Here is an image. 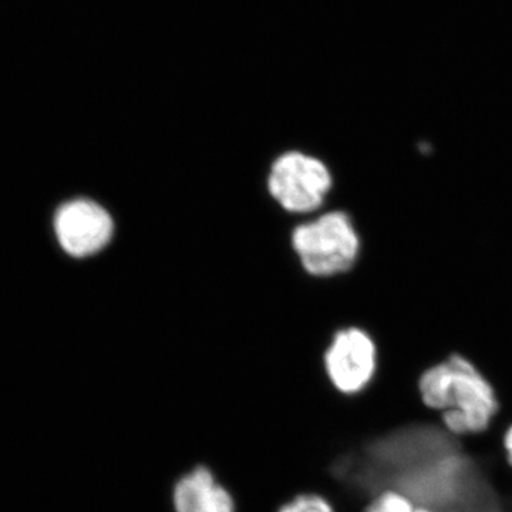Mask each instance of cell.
Instances as JSON below:
<instances>
[{"instance_id": "1", "label": "cell", "mask_w": 512, "mask_h": 512, "mask_svg": "<svg viewBox=\"0 0 512 512\" xmlns=\"http://www.w3.org/2000/svg\"><path fill=\"white\" fill-rule=\"evenodd\" d=\"M417 392L424 409L437 414L440 426L457 439L483 436L501 413L493 382L463 353L427 366L417 379Z\"/></svg>"}, {"instance_id": "2", "label": "cell", "mask_w": 512, "mask_h": 512, "mask_svg": "<svg viewBox=\"0 0 512 512\" xmlns=\"http://www.w3.org/2000/svg\"><path fill=\"white\" fill-rule=\"evenodd\" d=\"M380 359L375 336L359 326H348L333 333L323 350L320 370L336 396L357 399L376 383Z\"/></svg>"}, {"instance_id": "3", "label": "cell", "mask_w": 512, "mask_h": 512, "mask_svg": "<svg viewBox=\"0 0 512 512\" xmlns=\"http://www.w3.org/2000/svg\"><path fill=\"white\" fill-rule=\"evenodd\" d=\"M292 242L303 268L316 276L349 271L360 249L356 229L343 212H330L301 225L293 232Z\"/></svg>"}, {"instance_id": "4", "label": "cell", "mask_w": 512, "mask_h": 512, "mask_svg": "<svg viewBox=\"0 0 512 512\" xmlns=\"http://www.w3.org/2000/svg\"><path fill=\"white\" fill-rule=\"evenodd\" d=\"M268 187L285 210L309 212L322 204L332 187V177L318 158L288 153L275 161Z\"/></svg>"}, {"instance_id": "5", "label": "cell", "mask_w": 512, "mask_h": 512, "mask_svg": "<svg viewBox=\"0 0 512 512\" xmlns=\"http://www.w3.org/2000/svg\"><path fill=\"white\" fill-rule=\"evenodd\" d=\"M53 228L60 248L73 258H87L103 251L114 234V222L109 211L87 198H77L60 205Z\"/></svg>"}, {"instance_id": "6", "label": "cell", "mask_w": 512, "mask_h": 512, "mask_svg": "<svg viewBox=\"0 0 512 512\" xmlns=\"http://www.w3.org/2000/svg\"><path fill=\"white\" fill-rule=\"evenodd\" d=\"M168 505L171 512H239L234 490L205 463L194 464L174 478Z\"/></svg>"}, {"instance_id": "7", "label": "cell", "mask_w": 512, "mask_h": 512, "mask_svg": "<svg viewBox=\"0 0 512 512\" xmlns=\"http://www.w3.org/2000/svg\"><path fill=\"white\" fill-rule=\"evenodd\" d=\"M274 512H339L338 504L319 490H301L282 501Z\"/></svg>"}, {"instance_id": "8", "label": "cell", "mask_w": 512, "mask_h": 512, "mask_svg": "<svg viewBox=\"0 0 512 512\" xmlns=\"http://www.w3.org/2000/svg\"><path fill=\"white\" fill-rule=\"evenodd\" d=\"M416 503L397 488L387 487L372 495L360 512H414Z\"/></svg>"}, {"instance_id": "9", "label": "cell", "mask_w": 512, "mask_h": 512, "mask_svg": "<svg viewBox=\"0 0 512 512\" xmlns=\"http://www.w3.org/2000/svg\"><path fill=\"white\" fill-rule=\"evenodd\" d=\"M501 448L504 451L505 461L512 470V421L505 426L503 433H501Z\"/></svg>"}, {"instance_id": "10", "label": "cell", "mask_w": 512, "mask_h": 512, "mask_svg": "<svg viewBox=\"0 0 512 512\" xmlns=\"http://www.w3.org/2000/svg\"><path fill=\"white\" fill-rule=\"evenodd\" d=\"M414 512H437V511L431 510V508L420 507V505H417L416 510H414Z\"/></svg>"}]
</instances>
